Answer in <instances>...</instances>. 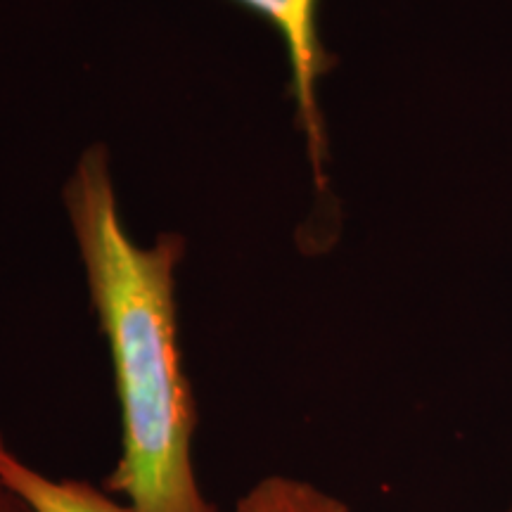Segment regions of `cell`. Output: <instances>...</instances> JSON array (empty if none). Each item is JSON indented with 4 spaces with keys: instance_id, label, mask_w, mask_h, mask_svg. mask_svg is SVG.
Segmentation results:
<instances>
[{
    "instance_id": "1",
    "label": "cell",
    "mask_w": 512,
    "mask_h": 512,
    "mask_svg": "<svg viewBox=\"0 0 512 512\" xmlns=\"http://www.w3.org/2000/svg\"><path fill=\"white\" fill-rule=\"evenodd\" d=\"M64 204L119 399L121 451L107 491L136 512H219L204 496L192 460L197 408L176 309L183 238L162 235L140 247L128 235L105 147L83 152Z\"/></svg>"
},
{
    "instance_id": "2",
    "label": "cell",
    "mask_w": 512,
    "mask_h": 512,
    "mask_svg": "<svg viewBox=\"0 0 512 512\" xmlns=\"http://www.w3.org/2000/svg\"><path fill=\"white\" fill-rule=\"evenodd\" d=\"M240 3L264 15L285 38L292 64V88L294 100H297L299 124L304 128L311 162L320 176L325 140L316 86L320 76L328 72L332 60L320 46L318 38V0H240Z\"/></svg>"
},
{
    "instance_id": "3",
    "label": "cell",
    "mask_w": 512,
    "mask_h": 512,
    "mask_svg": "<svg viewBox=\"0 0 512 512\" xmlns=\"http://www.w3.org/2000/svg\"><path fill=\"white\" fill-rule=\"evenodd\" d=\"M0 477L31 505L34 512H136L128 503L114 501L110 491L72 477H48L38 467L0 444Z\"/></svg>"
},
{
    "instance_id": "4",
    "label": "cell",
    "mask_w": 512,
    "mask_h": 512,
    "mask_svg": "<svg viewBox=\"0 0 512 512\" xmlns=\"http://www.w3.org/2000/svg\"><path fill=\"white\" fill-rule=\"evenodd\" d=\"M235 512H351V508L309 479L275 472L249 486L235 503Z\"/></svg>"
},
{
    "instance_id": "5",
    "label": "cell",
    "mask_w": 512,
    "mask_h": 512,
    "mask_svg": "<svg viewBox=\"0 0 512 512\" xmlns=\"http://www.w3.org/2000/svg\"><path fill=\"white\" fill-rule=\"evenodd\" d=\"M3 441H5V434L0 430V444H3ZM0 512H34L31 510V505L24 501V498L19 496L3 477H0Z\"/></svg>"
},
{
    "instance_id": "6",
    "label": "cell",
    "mask_w": 512,
    "mask_h": 512,
    "mask_svg": "<svg viewBox=\"0 0 512 512\" xmlns=\"http://www.w3.org/2000/svg\"><path fill=\"white\" fill-rule=\"evenodd\" d=\"M505 512H512V505H510V508H508V510H505Z\"/></svg>"
}]
</instances>
